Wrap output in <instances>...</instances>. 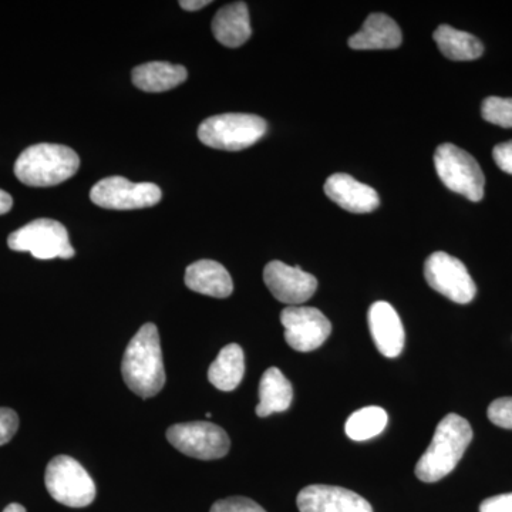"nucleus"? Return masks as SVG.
I'll use <instances>...</instances> for the list:
<instances>
[{"instance_id":"nucleus-26","label":"nucleus","mask_w":512,"mask_h":512,"mask_svg":"<svg viewBox=\"0 0 512 512\" xmlns=\"http://www.w3.org/2000/svg\"><path fill=\"white\" fill-rule=\"evenodd\" d=\"M210 512H266L261 505L247 497H229L217 501Z\"/></svg>"},{"instance_id":"nucleus-24","label":"nucleus","mask_w":512,"mask_h":512,"mask_svg":"<svg viewBox=\"0 0 512 512\" xmlns=\"http://www.w3.org/2000/svg\"><path fill=\"white\" fill-rule=\"evenodd\" d=\"M481 116L488 123L504 128H512V99L491 96L483 101Z\"/></svg>"},{"instance_id":"nucleus-3","label":"nucleus","mask_w":512,"mask_h":512,"mask_svg":"<svg viewBox=\"0 0 512 512\" xmlns=\"http://www.w3.org/2000/svg\"><path fill=\"white\" fill-rule=\"evenodd\" d=\"M80 158L73 148L42 143L26 148L15 163V175L28 187H55L79 171Z\"/></svg>"},{"instance_id":"nucleus-16","label":"nucleus","mask_w":512,"mask_h":512,"mask_svg":"<svg viewBox=\"0 0 512 512\" xmlns=\"http://www.w3.org/2000/svg\"><path fill=\"white\" fill-rule=\"evenodd\" d=\"M185 285L192 292L218 299L228 298L234 291V282L227 269L211 259H201L188 266Z\"/></svg>"},{"instance_id":"nucleus-30","label":"nucleus","mask_w":512,"mask_h":512,"mask_svg":"<svg viewBox=\"0 0 512 512\" xmlns=\"http://www.w3.org/2000/svg\"><path fill=\"white\" fill-rule=\"evenodd\" d=\"M208 5H211V0H183L180 2L181 8L188 12H195V10H200Z\"/></svg>"},{"instance_id":"nucleus-19","label":"nucleus","mask_w":512,"mask_h":512,"mask_svg":"<svg viewBox=\"0 0 512 512\" xmlns=\"http://www.w3.org/2000/svg\"><path fill=\"white\" fill-rule=\"evenodd\" d=\"M188 72L180 64L150 62L140 64L131 74L134 86L147 93H163L183 84Z\"/></svg>"},{"instance_id":"nucleus-17","label":"nucleus","mask_w":512,"mask_h":512,"mask_svg":"<svg viewBox=\"0 0 512 512\" xmlns=\"http://www.w3.org/2000/svg\"><path fill=\"white\" fill-rule=\"evenodd\" d=\"M402 30L392 18L383 13H372L362 29L349 39L355 50H390L402 45Z\"/></svg>"},{"instance_id":"nucleus-7","label":"nucleus","mask_w":512,"mask_h":512,"mask_svg":"<svg viewBox=\"0 0 512 512\" xmlns=\"http://www.w3.org/2000/svg\"><path fill=\"white\" fill-rule=\"evenodd\" d=\"M8 245L12 251L29 252L33 258L42 261L55 258L70 259L76 254L64 225L49 218L29 222L25 227L12 232L8 238Z\"/></svg>"},{"instance_id":"nucleus-18","label":"nucleus","mask_w":512,"mask_h":512,"mask_svg":"<svg viewBox=\"0 0 512 512\" xmlns=\"http://www.w3.org/2000/svg\"><path fill=\"white\" fill-rule=\"evenodd\" d=\"M212 33L221 45L232 49L244 45L252 35L247 3H229L218 10L212 20Z\"/></svg>"},{"instance_id":"nucleus-32","label":"nucleus","mask_w":512,"mask_h":512,"mask_svg":"<svg viewBox=\"0 0 512 512\" xmlns=\"http://www.w3.org/2000/svg\"><path fill=\"white\" fill-rule=\"evenodd\" d=\"M3 512H26L25 507L20 504H9Z\"/></svg>"},{"instance_id":"nucleus-23","label":"nucleus","mask_w":512,"mask_h":512,"mask_svg":"<svg viewBox=\"0 0 512 512\" xmlns=\"http://www.w3.org/2000/svg\"><path fill=\"white\" fill-rule=\"evenodd\" d=\"M387 421L389 416L386 410L382 407L369 406L350 414L345 431L350 440L366 441L382 434L386 429Z\"/></svg>"},{"instance_id":"nucleus-4","label":"nucleus","mask_w":512,"mask_h":512,"mask_svg":"<svg viewBox=\"0 0 512 512\" xmlns=\"http://www.w3.org/2000/svg\"><path fill=\"white\" fill-rule=\"evenodd\" d=\"M268 130V124L255 114L227 113L212 116L198 127V138L215 150L241 151L254 146Z\"/></svg>"},{"instance_id":"nucleus-9","label":"nucleus","mask_w":512,"mask_h":512,"mask_svg":"<svg viewBox=\"0 0 512 512\" xmlns=\"http://www.w3.org/2000/svg\"><path fill=\"white\" fill-rule=\"evenodd\" d=\"M163 197L158 185L153 183H131L127 178L107 177L99 181L92 191L90 200L106 210H143L157 205Z\"/></svg>"},{"instance_id":"nucleus-11","label":"nucleus","mask_w":512,"mask_h":512,"mask_svg":"<svg viewBox=\"0 0 512 512\" xmlns=\"http://www.w3.org/2000/svg\"><path fill=\"white\" fill-rule=\"evenodd\" d=\"M285 340L296 352L319 349L332 333V323L319 309L288 306L281 312Z\"/></svg>"},{"instance_id":"nucleus-22","label":"nucleus","mask_w":512,"mask_h":512,"mask_svg":"<svg viewBox=\"0 0 512 512\" xmlns=\"http://www.w3.org/2000/svg\"><path fill=\"white\" fill-rule=\"evenodd\" d=\"M433 36L440 52L454 62H470L483 56V43L470 33L441 25Z\"/></svg>"},{"instance_id":"nucleus-8","label":"nucleus","mask_w":512,"mask_h":512,"mask_svg":"<svg viewBox=\"0 0 512 512\" xmlns=\"http://www.w3.org/2000/svg\"><path fill=\"white\" fill-rule=\"evenodd\" d=\"M167 440L185 456L207 461L227 456L231 446L227 431L208 421L174 424Z\"/></svg>"},{"instance_id":"nucleus-2","label":"nucleus","mask_w":512,"mask_h":512,"mask_svg":"<svg viewBox=\"0 0 512 512\" xmlns=\"http://www.w3.org/2000/svg\"><path fill=\"white\" fill-rule=\"evenodd\" d=\"M473 440L470 423L458 414H447L437 426L433 440L416 466V476L423 483H437L447 477L463 458Z\"/></svg>"},{"instance_id":"nucleus-21","label":"nucleus","mask_w":512,"mask_h":512,"mask_svg":"<svg viewBox=\"0 0 512 512\" xmlns=\"http://www.w3.org/2000/svg\"><path fill=\"white\" fill-rule=\"evenodd\" d=\"M244 375V350L235 343L225 346L208 370V380L221 392H232L237 389Z\"/></svg>"},{"instance_id":"nucleus-28","label":"nucleus","mask_w":512,"mask_h":512,"mask_svg":"<svg viewBox=\"0 0 512 512\" xmlns=\"http://www.w3.org/2000/svg\"><path fill=\"white\" fill-rule=\"evenodd\" d=\"M480 512H512V493L487 498L480 505Z\"/></svg>"},{"instance_id":"nucleus-6","label":"nucleus","mask_w":512,"mask_h":512,"mask_svg":"<svg viewBox=\"0 0 512 512\" xmlns=\"http://www.w3.org/2000/svg\"><path fill=\"white\" fill-rule=\"evenodd\" d=\"M47 491L57 503L84 508L96 498V485L86 468L69 456H57L47 464Z\"/></svg>"},{"instance_id":"nucleus-29","label":"nucleus","mask_w":512,"mask_h":512,"mask_svg":"<svg viewBox=\"0 0 512 512\" xmlns=\"http://www.w3.org/2000/svg\"><path fill=\"white\" fill-rule=\"evenodd\" d=\"M493 157L500 170L512 175V141L495 146Z\"/></svg>"},{"instance_id":"nucleus-10","label":"nucleus","mask_w":512,"mask_h":512,"mask_svg":"<svg viewBox=\"0 0 512 512\" xmlns=\"http://www.w3.org/2000/svg\"><path fill=\"white\" fill-rule=\"evenodd\" d=\"M424 278L430 288L460 305H466L476 298L477 286L468 274L466 265L446 252H434L427 258Z\"/></svg>"},{"instance_id":"nucleus-25","label":"nucleus","mask_w":512,"mask_h":512,"mask_svg":"<svg viewBox=\"0 0 512 512\" xmlns=\"http://www.w3.org/2000/svg\"><path fill=\"white\" fill-rule=\"evenodd\" d=\"M488 419L501 429L512 430V397H501L491 403Z\"/></svg>"},{"instance_id":"nucleus-12","label":"nucleus","mask_w":512,"mask_h":512,"mask_svg":"<svg viewBox=\"0 0 512 512\" xmlns=\"http://www.w3.org/2000/svg\"><path fill=\"white\" fill-rule=\"evenodd\" d=\"M264 281L272 295L288 306H299L312 298L318 289V279L302 271L301 266H289L272 261L265 266Z\"/></svg>"},{"instance_id":"nucleus-31","label":"nucleus","mask_w":512,"mask_h":512,"mask_svg":"<svg viewBox=\"0 0 512 512\" xmlns=\"http://www.w3.org/2000/svg\"><path fill=\"white\" fill-rule=\"evenodd\" d=\"M13 207V198L8 192L0 190V215L8 214Z\"/></svg>"},{"instance_id":"nucleus-1","label":"nucleus","mask_w":512,"mask_h":512,"mask_svg":"<svg viewBox=\"0 0 512 512\" xmlns=\"http://www.w3.org/2000/svg\"><path fill=\"white\" fill-rule=\"evenodd\" d=\"M121 375L128 389L141 399H150L163 390L165 369L160 335L154 323H146L128 343L121 363Z\"/></svg>"},{"instance_id":"nucleus-27","label":"nucleus","mask_w":512,"mask_h":512,"mask_svg":"<svg viewBox=\"0 0 512 512\" xmlns=\"http://www.w3.org/2000/svg\"><path fill=\"white\" fill-rule=\"evenodd\" d=\"M19 429V416L15 410L0 407V446L9 443Z\"/></svg>"},{"instance_id":"nucleus-13","label":"nucleus","mask_w":512,"mask_h":512,"mask_svg":"<svg viewBox=\"0 0 512 512\" xmlns=\"http://www.w3.org/2000/svg\"><path fill=\"white\" fill-rule=\"evenodd\" d=\"M296 503L301 512H373L365 498L335 485H309L299 493Z\"/></svg>"},{"instance_id":"nucleus-20","label":"nucleus","mask_w":512,"mask_h":512,"mask_svg":"<svg viewBox=\"0 0 512 512\" xmlns=\"http://www.w3.org/2000/svg\"><path fill=\"white\" fill-rule=\"evenodd\" d=\"M293 400L292 384L278 367H269L259 382V404L256 414L268 417L271 414L286 412Z\"/></svg>"},{"instance_id":"nucleus-14","label":"nucleus","mask_w":512,"mask_h":512,"mask_svg":"<svg viewBox=\"0 0 512 512\" xmlns=\"http://www.w3.org/2000/svg\"><path fill=\"white\" fill-rule=\"evenodd\" d=\"M370 333H372L373 342L376 348L383 356L394 359L403 352L404 328L399 313L390 303L376 302L370 306L369 315Z\"/></svg>"},{"instance_id":"nucleus-15","label":"nucleus","mask_w":512,"mask_h":512,"mask_svg":"<svg viewBox=\"0 0 512 512\" xmlns=\"http://www.w3.org/2000/svg\"><path fill=\"white\" fill-rule=\"evenodd\" d=\"M325 194L330 201L353 214H367L379 207V194L369 185L359 183L352 175L333 174L325 183Z\"/></svg>"},{"instance_id":"nucleus-5","label":"nucleus","mask_w":512,"mask_h":512,"mask_svg":"<svg viewBox=\"0 0 512 512\" xmlns=\"http://www.w3.org/2000/svg\"><path fill=\"white\" fill-rule=\"evenodd\" d=\"M434 165L441 183L448 190L478 202L484 198L485 178L476 158L454 144H441L434 154Z\"/></svg>"}]
</instances>
